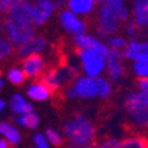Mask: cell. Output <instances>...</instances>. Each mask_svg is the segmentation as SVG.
Here are the masks:
<instances>
[{
	"instance_id": "cell-32",
	"label": "cell",
	"mask_w": 148,
	"mask_h": 148,
	"mask_svg": "<svg viewBox=\"0 0 148 148\" xmlns=\"http://www.w3.org/2000/svg\"><path fill=\"white\" fill-rule=\"evenodd\" d=\"M120 141L121 139H119V138H107L98 145L104 147V148H120Z\"/></svg>"
},
{
	"instance_id": "cell-20",
	"label": "cell",
	"mask_w": 148,
	"mask_h": 148,
	"mask_svg": "<svg viewBox=\"0 0 148 148\" xmlns=\"http://www.w3.org/2000/svg\"><path fill=\"white\" fill-rule=\"evenodd\" d=\"M14 121L15 125L19 127H25L28 130H34L39 127V123H40V117L37 116L34 111L27 114H15L14 116Z\"/></svg>"
},
{
	"instance_id": "cell-40",
	"label": "cell",
	"mask_w": 148,
	"mask_h": 148,
	"mask_svg": "<svg viewBox=\"0 0 148 148\" xmlns=\"http://www.w3.org/2000/svg\"><path fill=\"white\" fill-rule=\"evenodd\" d=\"M125 2H129V0H125Z\"/></svg>"
},
{
	"instance_id": "cell-24",
	"label": "cell",
	"mask_w": 148,
	"mask_h": 148,
	"mask_svg": "<svg viewBox=\"0 0 148 148\" xmlns=\"http://www.w3.org/2000/svg\"><path fill=\"white\" fill-rule=\"evenodd\" d=\"M148 147V141L145 136L141 135H132L126 136L125 139L120 141V148H145Z\"/></svg>"
},
{
	"instance_id": "cell-33",
	"label": "cell",
	"mask_w": 148,
	"mask_h": 148,
	"mask_svg": "<svg viewBox=\"0 0 148 148\" xmlns=\"http://www.w3.org/2000/svg\"><path fill=\"white\" fill-rule=\"evenodd\" d=\"M12 3V0H0V14H3V12H6L9 9Z\"/></svg>"
},
{
	"instance_id": "cell-28",
	"label": "cell",
	"mask_w": 148,
	"mask_h": 148,
	"mask_svg": "<svg viewBox=\"0 0 148 148\" xmlns=\"http://www.w3.org/2000/svg\"><path fill=\"white\" fill-rule=\"evenodd\" d=\"M46 139L49 142V145H52V147H61L64 144V135L58 132L56 129H52V127H49L46 129Z\"/></svg>"
},
{
	"instance_id": "cell-3",
	"label": "cell",
	"mask_w": 148,
	"mask_h": 148,
	"mask_svg": "<svg viewBox=\"0 0 148 148\" xmlns=\"http://www.w3.org/2000/svg\"><path fill=\"white\" fill-rule=\"evenodd\" d=\"M125 113L130 126L138 130L148 129V99L136 89L130 90L125 96Z\"/></svg>"
},
{
	"instance_id": "cell-34",
	"label": "cell",
	"mask_w": 148,
	"mask_h": 148,
	"mask_svg": "<svg viewBox=\"0 0 148 148\" xmlns=\"http://www.w3.org/2000/svg\"><path fill=\"white\" fill-rule=\"evenodd\" d=\"M6 101L5 99H2V98H0V114H2L3 113V111H5V108H6Z\"/></svg>"
},
{
	"instance_id": "cell-14",
	"label": "cell",
	"mask_w": 148,
	"mask_h": 148,
	"mask_svg": "<svg viewBox=\"0 0 148 148\" xmlns=\"http://www.w3.org/2000/svg\"><path fill=\"white\" fill-rule=\"evenodd\" d=\"M47 47H49V43L46 37L40 34H34L28 42L16 47V55L19 58H24L31 53H43L45 51H47Z\"/></svg>"
},
{
	"instance_id": "cell-30",
	"label": "cell",
	"mask_w": 148,
	"mask_h": 148,
	"mask_svg": "<svg viewBox=\"0 0 148 148\" xmlns=\"http://www.w3.org/2000/svg\"><path fill=\"white\" fill-rule=\"evenodd\" d=\"M33 145L37 147V148H47V147H51L46 139V135L45 133H40V132H36L33 135Z\"/></svg>"
},
{
	"instance_id": "cell-26",
	"label": "cell",
	"mask_w": 148,
	"mask_h": 148,
	"mask_svg": "<svg viewBox=\"0 0 148 148\" xmlns=\"http://www.w3.org/2000/svg\"><path fill=\"white\" fill-rule=\"evenodd\" d=\"M6 79L10 84H14V86H21L25 83V74H24L22 68L21 67H10L6 73Z\"/></svg>"
},
{
	"instance_id": "cell-8",
	"label": "cell",
	"mask_w": 148,
	"mask_h": 148,
	"mask_svg": "<svg viewBox=\"0 0 148 148\" xmlns=\"http://www.w3.org/2000/svg\"><path fill=\"white\" fill-rule=\"evenodd\" d=\"M58 22L62 27V30L70 34V36H76L82 33H88V22L83 19V16L76 15L74 12L70 9H61L58 12Z\"/></svg>"
},
{
	"instance_id": "cell-1",
	"label": "cell",
	"mask_w": 148,
	"mask_h": 148,
	"mask_svg": "<svg viewBox=\"0 0 148 148\" xmlns=\"http://www.w3.org/2000/svg\"><path fill=\"white\" fill-rule=\"evenodd\" d=\"M31 0H12L6 10V18L0 25V30L15 47L28 42L36 33V27L31 21Z\"/></svg>"
},
{
	"instance_id": "cell-10",
	"label": "cell",
	"mask_w": 148,
	"mask_h": 148,
	"mask_svg": "<svg viewBox=\"0 0 148 148\" xmlns=\"http://www.w3.org/2000/svg\"><path fill=\"white\" fill-rule=\"evenodd\" d=\"M55 10H56L55 0H39V2H34L33 9H31V21L34 24V27H43L53 16Z\"/></svg>"
},
{
	"instance_id": "cell-19",
	"label": "cell",
	"mask_w": 148,
	"mask_h": 148,
	"mask_svg": "<svg viewBox=\"0 0 148 148\" xmlns=\"http://www.w3.org/2000/svg\"><path fill=\"white\" fill-rule=\"evenodd\" d=\"M9 107H10V111L14 114H27V113L34 111L33 104L22 93H14L12 95L10 101H9Z\"/></svg>"
},
{
	"instance_id": "cell-17",
	"label": "cell",
	"mask_w": 148,
	"mask_h": 148,
	"mask_svg": "<svg viewBox=\"0 0 148 148\" xmlns=\"http://www.w3.org/2000/svg\"><path fill=\"white\" fill-rule=\"evenodd\" d=\"M0 136H2L9 145L16 147L21 144L22 141V135L19 132V129L10 121H0Z\"/></svg>"
},
{
	"instance_id": "cell-29",
	"label": "cell",
	"mask_w": 148,
	"mask_h": 148,
	"mask_svg": "<svg viewBox=\"0 0 148 148\" xmlns=\"http://www.w3.org/2000/svg\"><path fill=\"white\" fill-rule=\"evenodd\" d=\"M123 28H125V36L127 37L129 40H130V39H136L138 34L141 33L139 28L136 27V24H135L132 19H129L127 22L123 24Z\"/></svg>"
},
{
	"instance_id": "cell-13",
	"label": "cell",
	"mask_w": 148,
	"mask_h": 148,
	"mask_svg": "<svg viewBox=\"0 0 148 148\" xmlns=\"http://www.w3.org/2000/svg\"><path fill=\"white\" fill-rule=\"evenodd\" d=\"M130 19L139 31H148V0H130Z\"/></svg>"
},
{
	"instance_id": "cell-12",
	"label": "cell",
	"mask_w": 148,
	"mask_h": 148,
	"mask_svg": "<svg viewBox=\"0 0 148 148\" xmlns=\"http://www.w3.org/2000/svg\"><path fill=\"white\" fill-rule=\"evenodd\" d=\"M73 45L76 46V49H95L99 53H102L104 56L108 55L110 47L107 46V43L104 40H101L99 37L88 34V33H82V34H76L73 36Z\"/></svg>"
},
{
	"instance_id": "cell-38",
	"label": "cell",
	"mask_w": 148,
	"mask_h": 148,
	"mask_svg": "<svg viewBox=\"0 0 148 148\" xmlns=\"http://www.w3.org/2000/svg\"><path fill=\"white\" fill-rule=\"evenodd\" d=\"M98 2H99V3H104V2H107V0H98Z\"/></svg>"
},
{
	"instance_id": "cell-27",
	"label": "cell",
	"mask_w": 148,
	"mask_h": 148,
	"mask_svg": "<svg viewBox=\"0 0 148 148\" xmlns=\"http://www.w3.org/2000/svg\"><path fill=\"white\" fill-rule=\"evenodd\" d=\"M127 37L125 34H120V33H116V34H111L107 37V46L110 49H116V51H123L125 49V46L127 45Z\"/></svg>"
},
{
	"instance_id": "cell-11",
	"label": "cell",
	"mask_w": 148,
	"mask_h": 148,
	"mask_svg": "<svg viewBox=\"0 0 148 148\" xmlns=\"http://www.w3.org/2000/svg\"><path fill=\"white\" fill-rule=\"evenodd\" d=\"M21 68L27 79H39L46 70V59L42 53H31L21 58Z\"/></svg>"
},
{
	"instance_id": "cell-6",
	"label": "cell",
	"mask_w": 148,
	"mask_h": 148,
	"mask_svg": "<svg viewBox=\"0 0 148 148\" xmlns=\"http://www.w3.org/2000/svg\"><path fill=\"white\" fill-rule=\"evenodd\" d=\"M64 96L67 99H95L98 98L96 89V79L89 76H77L70 83L67 88H64Z\"/></svg>"
},
{
	"instance_id": "cell-22",
	"label": "cell",
	"mask_w": 148,
	"mask_h": 148,
	"mask_svg": "<svg viewBox=\"0 0 148 148\" xmlns=\"http://www.w3.org/2000/svg\"><path fill=\"white\" fill-rule=\"evenodd\" d=\"M105 3L113 8V10L117 14L119 19L123 24L130 19V8L127 6V2H125V0H107Z\"/></svg>"
},
{
	"instance_id": "cell-39",
	"label": "cell",
	"mask_w": 148,
	"mask_h": 148,
	"mask_svg": "<svg viewBox=\"0 0 148 148\" xmlns=\"http://www.w3.org/2000/svg\"><path fill=\"white\" fill-rule=\"evenodd\" d=\"M31 2H33V3H34V2H39V0H31Z\"/></svg>"
},
{
	"instance_id": "cell-35",
	"label": "cell",
	"mask_w": 148,
	"mask_h": 148,
	"mask_svg": "<svg viewBox=\"0 0 148 148\" xmlns=\"http://www.w3.org/2000/svg\"><path fill=\"white\" fill-rule=\"evenodd\" d=\"M8 147H10V145H9L2 136H0V148H8Z\"/></svg>"
},
{
	"instance_id": "cell-15",
	"label": "cell",
	"mask_w": 148,
	"mask_h": 148,
	"mask_svg": "<svg viewBox=\"0 0 148 148\" xmlns=\"http://www.w3.org/2000/svg\"><path fill=\"white\" fill-rule=\"evenodd\" d=\"M99 5L98 0H65V8L79 16H90Z\"/></svg>"
},
{
	"instance_id": "cell-4",
	"label": "cell",
	"mask_w": 148,
	"mask_h": 148,
	"mask_svg": "<svg viewBox=\"0 0 148 148\" xmlns=\"http://www.w3.org/2000/svg\"><path fill=\"white\" fill-rule=\"evenodd\" d=\"M96 21H95V30L101 37H108L111 34L120 33L123 28V22L119 19L117 14L113 10L108 3H99L95 10Z\"/></svg>"
},
{
	"instance_id": "cell-36",
	"label": "cell",
	"mask_w": 148,
	"mask_h": 148,
	"mask_svg": "<svg viewBox=\"0 0 148 148\" xmlns=\"http://www.w3.org/2000/svg\"><path fill=\"white\" fill-rule=\"evenodd\" d=\"M3 86H5V82H3V79H2V76H0V92L3 90Z\"/></svg>"
},
{
	"instance_id": "cell-2",
	"label": "cell",
	"mask_w": 148,
	"mask_h": 148,
	"mask_svg": "<svg viewBox=\"0 0 148 148\" xmlns=\"http://www.w3.org/2000/svg\"><path fill=\"white\" fill-rule=\"evenodd\" d=\"M64 139L71 147H92L96 139V127L90 119L83 114H74L62 125Z\"/></svg>"
},
{
	"instance_id": "cell-16",
	"label": "cell",
	"mask_w": 148,
	"mask_h": 148,
	"mask_svg": "<svg viewBox=\"0 0 148 148\" xmlns=\"http://www.w3.org/2000/svg\"><path fill=\"white\" fill-rule=\"evenodd\" d=\"M27 96L34 102H45L52 96V89L42 80L33 82L27 88Z\"/></svg>"
},
{
	"instance_id": "cell-31",
	"label": "cell",
	"mask_w": 148,
	"mask_h": 148,
	"mask_svg": "<svg viewBox=\"0 0 148 148\" xmlns=\"http://www.w3.org/2000/svg\"><path fill=\"white\" fill-rule=\"evenodd\" d=\"M136 90L148 99V77H144V79H138L136 80Z\"/></svg>"
},
{
	"instance_id": "cell-7",
	"label": "cell",
	"mask_w": 148,
	"mask_h": 148,
	"mask_svg": "<svg viewBox=\"0 0 148 148\" xmlns=\"http://www.w3.org/2000/svg\"><path fill=\"white\" fill-rule=\"evenodd\" d=\"M77 77V71L71 65H58L52 70H49L46 73H43L40 76V80L43 83H46L49 88L53 90H59L64 89L70 83H73V80Z\"/></svg>"
},
{
	"instance_id": "cell-37",
	"label": "cell",
	"mask_w": 148,
	"mask_h": 148,
	"mask_svg": "<svg viewBox=\"0 0 148 148\" xmlns=\"http://www.w3.org/2000/svg\"><path fill=\"white\" fill-rule=\"evenodd\" d=\"M144 43H145V51L148 52V37H147V40H144Z\"/></svg>"
},
{
	"instance_id": "cell-23",
	"label": "cell",
	"mask_w": 148,
	"mask_h": 148,
	"mask_svg": "<svg viewBox=\"0 0 148 148\" xmlns=\"http://www.w3.org/2000/svg\"><path fill=\"white\" fill-rule=\"evenodd\" d=\"M96 79V89H98V98L99 99H108L113 95V82L108 77H104V74Z\"/></svg>"
},
{
	"instance_id": "cell-9",
	"label": "cell",
	"mask_w": 148,
	"mask_h": 148,
	"mask_svg": "<svg viewBox=\"0 0 148 148\" xmlns=\"http://www.w3.org/2000/svg\"><path fill=\"white\" fill-rule=\"evenodd\" d=\"M105 74L113 83H119L123 80V77L126 74V65H125V58H123L121 51L110 49V52L107 55Z\"/></svg>"
},
{
	"instance_id": "cell-25",
	"label": "cell",
	"mask_w": 148,
	"mask_h": 148,
	"mask_svg": "<svg viewBox=\"0 0 148 148\" xmlns=\"http://www.w3.org/2000/svg\"><path fill=\"white\" fill-rule=\"evenodd\" d=\"M15 52V46L12 43L5 33L0 34V62H3V61L9 59L12 55Z\"/></svg>"
},
{
	"instance_id": "cell-5",
	"label": "cell",
	"mask_w": 148,
	"mask_h": 148,
	"mask_svg": "<svg viewBox=\"0 0 148 148\" xmlns=\"http://www.w3.org/2000/svg\"><path fill=\"white\" fill-rule=\"evenodd\" d=\"M77 59L82 68V74H84V76L95 79L105 74L107 56H104L95 49H79Z\"/></svg>"
},
{
	"instance_id": "cell-21",
	"label": "cell",
	"mask_w": 148,
	"mask_h": 148,
	"mask_svg": "<svg viewBox=\"0 0 148 148\" xmlns=\"http://www.w3.org/2000/svg\"><path fill=\"white\" fill-rule=\"evenodd\" d=\"M132 62V73L136 79H144L148 77V52H144L139 58H136L135 61H130Z\"/></svg>"
},
{
	"instance_id": "cell-18",
	"label": "cell",
	"mask_w": 148,
	"mask_h": 148,
	"mask_svg": "<svg viewBox=\"0 0 148 148\" xmlns=\"http://www.w3.org/2000/svg\"><path fill=\"white\" fill-rule=\"evenodd\" d=\"M144 52H147L145 51V43H144V40L138 39V37L136 39L127 40V45L121 51L125 61H135L136 58H139Z\"/></svg>"
}]
</instances>
